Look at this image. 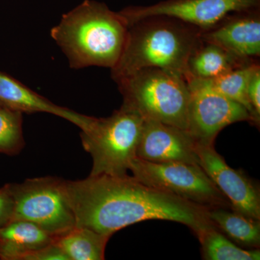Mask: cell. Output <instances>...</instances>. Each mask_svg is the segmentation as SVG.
Wrapping results in <instances>:
<instances>
[{"mask_svg":"<svg viewBox=\"0 0 260 260\" xmlns=\"http://www.w3.org/2000/svg\"><path fill=\"white\" fill-rule=\"evenodd\" d=\"M123 104L145 120L186 129L190 91L184 75L158 68H144L115 80Z\"/></svg>","mask_w":260,"mask_h":260,"instance_id":"4","label":"cell"},{"mask_svg":"<svg viewBox=\"0 0 260 260\" xmlns=\"http://www.w3.org/2000/svg\"><path fill=\"white\" fill-rule=\"evenodd\" d=\"M199 165L229 200L232 209L260 220V192L256 183L242 172L232 169L214 145H197Z\"/></svg>","mask_w":260,"mask_h":260,"instance_id":"10","label":"cell"},{"mask_svg":"<svg viewBox=\"0 0 260 260\" xmlns=\"http://www.w3.org/2000/svg\"><path fill=\"white\" fill-rule=\"evenodd\" d=\"M129 170L140 182L195 204L209 209L232 208L229 200L198 164L153 162L135 157Z\"/></svg>","mask_w":260,"mask_h":260,"instance_id":"7","label":"cell"},{"mask_svg":"<svg viewBox=\"0 0 260 260\" xmlns=\"http://www.w3.org/2000/svg\"><path fill=\"white\" fill-rule=\"evenodd\" d=\"M15 201L11 184L0 188V228L5 226L13 220Z\"/></svg>","mask_w":260,"mask_h":260,"instance_id":"22","label":"cell"},{"mask_svg":"<svg viewBox=\"0 0 260 260\" xmlns=\"http://www.w3.org/2000/svg\"><path fill=\"white\" fill-rule=\"evenodd\" d=\"M65 181L44 177L11 184L15 201L13 220L31 222L56 237L74 229L76 221Z\"/></svg>","mask_w":260,"mask_h":260,"instance_id":"6","label":"cell"},{"mask_svg":"<svg viewBox=\"0 0 260 260\" xmlns=\"http://www.w3.org/2000/svg\"><path fill=\"white\" fill-rule=\"evenodd\" d=\"M128 25L120 12L104 3L85 0L51 30V37L68 58L70 68H114L125 44Z\"/></svg>","mask_w":260,"mask_h":260,"instance_id":"2","label":"cell"},{"mask_svg":"<svg viewBox=\"0 0 260 260\" xmlns=\"http://www.w3.org/2000/svg\"><path fill=\"white\" fill-rule=\"evenodd\" d=\"M259 66V62L251 63L235 68L214 79L206 80L214 90L245 107L254 124V115L248 101L247 85L251 75Z\"/></svg>","mask_w":260,"mask_h":260,"instance_id":"19","label":"cell"},{"mask_svg":"<svg viewBox=\"0 0 260 260\" xmlns=\"http://www.w3.org/2000/svg\"><path fill=\"white\" fill-rule=\"evenodd\" d=\"M187 82L190 99L186 130L197 144L214 145L219 133L234 123L253 124L245 107L214 90L206 80L189 78Z\"/></svg>","mask_w":260,"mask_h":260,"instance_id":"8","label":"cell"},{"mask_svg":"<svg viewBox=\"0 0 260 260\" xmlns=\"http://www.w3.org/2000/svg\"><path fill=\"white\" fill-rule=\"evenodd\" d=\"M203 259L207 260H259L257 249L239 247L223 235L216 227L212 228L198 237Z\"/></svg>","mask_w":260,"mask_h":260,"instance_id":"18","label":"cell"},{"mask_svg":"<svg viewBox=\"0 0 260 260\" xmlns=\"http://www.w3.org/2000/svg\"><path fill=\"white\" fill-rule=\"evenodd\" d=\"M22 260H68L55 241L47 246L27 254Z\"/></svg>","mask_w":260,"mask_h":260,"instance_id":"23","label":"cell"},{"mask_svg":"<svg viewBox=\"0 0 260 260\" xmlns=\"http://www.w3.org/2000/svg\"><path fill=\"white\" fill-rule=\"evenodd\" d=\"M76 226L112 236L128 225L148 220L177 222L199 237L216 227L210 210L130 176H88L65 181Z\"/></svg>","mask_w":260,"mask_h":260,"instance_id":"1","label":"cell"},{"mask_svg":"<svg viewBox=\"0 0 260 260\" xmlns=\"http://www.w3.org/2000/svg\"><path fill=\"white\" fill-rule=\"evenodd\" d=\"M144 122L139 113L124 104L109 117H94L80 133L82 145L93 159L90 176L126 175Z\"/></svg>","mask_w":260,"mask_h":260,"instance_id":"5","label":"cell"},{"mask_svg":"<svg viewBox=\"0 0 260 260\" xmlns=\"http://www.w3.org/2000/svg\"><path fill=\"white\" fill-rule=\"evenodd\" d=\"M197 143L187 130L160 121L145 120L137 158L153 162L198 164Z\"/></svg>","mask_w":260,"mask_h":260,"instance_id":"12","label":"cell"},{"mask_svg":"<svg viewBox=\"0 0 260 260\" xmlns=\"http://www.w3.org/2000/svg\"><path fill=\"white\" fill-rule=\"evenodd\" d=\"M247 98L256 126L260 123V66L251 75L247 85Z\"/></svg>","mask_w":260,"mask_h":260,"instance_id":"21","label":"cell"},{"mask_svg":"<svg viewBox=\"0 0 260 260\" xmlns=\"http://www.w3.org/2000/svg\"><path fill=\"white\" fill-rule=\"evenodd\" d=\"M201 29L172 17L156 15L128 25L120 59L112 68L114 81L144 68L188 76V61L202 43Z\"/></svg>","mask_w":260,"mask_h":260,"instance_id":"3","label":"cell"},{"mask_svg":"<svg viewBox=\"0 0 260 260\" xmlns=\"http://www.w3.org/2000/svg\"><path fill=\"white\" fill-rule=\"evenodd\" d=\"M259 8L260 0H164L148 6L127 7L120 13L127 25L147 17L164 15L204 30L233 13Z\"/></svg>","mask_w":260,"mask_h":260,"instance_id":"9","label":"cell"},{"mask_svg":"<svg viewBox=\"0 0 260 260\" xmlns=\"http://www.w3.org/2000/svg\"><path fill=\"white\" fill-rule=\"evenodd\" d=\"M111 237L87 228L75 226L56 237L55 242L68 260H103Z\"/></svg>","mask_w":260,"mask_h":260,"instance_id":"16","label":"cell"},{"mask_svg":"<svg viewBox=\"0 0 260 260\" xmlns=\"http://www.w3.org/2000/svg\"><path fill=\"white\" fill-rule=\"evenodd\" d=\"M249 64L251 63L243 62L218 46L202 40L188 61L186 80L214 79L235 68Z\"/></svg>","mask_w":260,"mask_h":260,"instance_id":"15","label":"cell"},{"mask_svg":"<svg viewBox=\"0 0 260 260\" xmlns=\"http://www.w3.org/2000/svg\"><path fill=\"white\" fill-rule=\"evenodd\" d=\"M201 39L222 48L243 62H259L260 8L228 15L215 26L202 30Z\"/></svg>","mask_w":260,"mask_h":260,"instance_id":"11","label":"cell"},{"mask_svg":"<svg viewBox=\"0 0 260 260\" xmlns=\"http://www.w3.org/2000/svg\"><path fill=\"white\" fill-rule=\"evenodd\" d=\"M0 106L21 113H47L78 126L81 131L91 124L93 117L60 107L39 95L10 75L0 72Z\"/></svg>","mask_w":260,"mask_h":260,"instance_id":"13","label":"cell"},{"mask_svg":"<svg viewBox=\"0 0 260 260\" xmlns=\"http://www.w3.org/2000/svg\"><path fill=\"white\" fill-rule=\"evenodd\" d=\"M56 237L26 220H13L0 228V259L22 260L55 241Z\"/></svg>","mask_w":260,"mask_h":260,"instance_id":"14","label":"cell"},{"mask_svg":"<svg viewBox=\"0 0 260 260\" xmlns=\"http://www.w3.org/2000/svg\"><path fill=\"white\" fill-rule=\"evenodd\" d=\"M229 208L210 210V218L219 231H221L236 244L251 249L260 245V221L248 218Z\"/></svg>","mask_w":260,"mask_h":260,"instance_id":"17","label":"cell"},{"mask_svg":"<svg viewBox=\"0 0 260 260\" xmlns=\"http://www.w3.org/2000/svg\"><path fill=\"white\" fill-rule=\"evenodd\" d=\"M24 147L23 113L0 106V153L17 155Z\"/></svg>","mask_w":260,"mask_h":260,"instance_id":"20","label":"cell"}]
</instances>
